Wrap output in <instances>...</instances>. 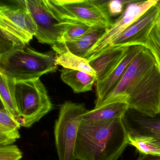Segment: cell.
<instances>
[{
  "label": "cell",
  "instance_id": "6da1fadb",
  "mask_svg": "<svg viewBox=\"0 0 160 160\" xmlns=\"http://www.w3.org/2000/svg\"><path fill=\"white\" fill-rule=\"evenodd\" d=\"M128 145V133L122 118L81 121L75 155L76 160H118Z\"/></svg>",
  "mask_w": 160,
  "mask_h": 160
},
{
  "label": "cell",
  "instance_id": "7a4b0ae2",
  "mask_svg": "<svg viewBox=\"0 0 160 160\" xmlns=\"http://www.w3.org/2000/svg\"><path fill=\"white\" fill-rule=\"evenodd\" d=\"M56 54L42 53L28 48L7 50L0 55V72L15 81L40 78L58 69Z\"/></svg>",
  "mask_w": 160,
  "mask_h": 160
},
{
  "label": "cell",
  "instance_id": "3957f363",
  "mask_svg": "<svg viewBox=\"0 0 160 160\" xmlns=\"http://www.w3.org/2000/svg\"><path fill=\"white\" fill-rule=\"evenodd\" d=\"M15 91L22 127L30 128L53 109L48 92L40 78L15 81Z\"/></svg>",
  "mask_w": 160,
  "mask_h": 160
},
{
  "label": "cell",
  "instance_id": "277c9868",
  "mask_svg": "<svg viewBox=\"0 0 160 160\" xmlns=\"http://www.w3.org/2000/svg\"><path fill=\"white\" fill-rule=\"evenodd\" d=\"M48 2L62 21L106 29L113 24L108 12L107 1L48 0Z\"/></svg>",
  "mask_w": 160,
  "mask_h": 160
},
{
  "label": "cell",
  "instance_id": "5b68a950",
  "mask_svg": "<svg viewBox=\"0 0 160 160\" xmlns=\"http://www.w3.org/2000/svg\"><path fill=\"white\" fill-rule=\"evenodd\" d=\"M16 4L0 6L1 43L8 46L7 50L25 48L37 31V26L28 9Z\"/></svg>",
  "mask_w": 160,
  "mask_h": 160
},
{
  "label": "cell",
  "instance_id": "8992f818",
  "mask_svg": "<svg viewBox=\"0 0 160 160\" xmlns=\"http://www.w3.org/2000/svg\"><path fill=\"white\" fill-rule=\"evenodd\" d=\"M88 109L84 104L64 102L54 125L55 145L59 160H76V143L81 116Z\"/></svg>",
  "mask_w": 160,
  "mask_h": 160
},
{
  "label": "cell",
  "instance_id": "52a82bcc",
  "mask_svg": "<svg viewBox=\"0 0 160 160\" xmlns=\"http://www.w3.org/2000/svg\"><path fill=\"white\" fill-rule=\"evenodd\" d=\"M127 103L129 109L143 115L160 114V70L157 63L131 91Z\"/></svg>",
  "mask_w": 160,
  "mask_h": 160
},
{
  "label": "cell",
  "instance_id": "ba28073f",
  "mask_svg": "<svg viewBox=\"0 0 160 160\" xmlns=\"http://www.w3.org/2000/svg\"><path fill=\"white\" fill-rule=\"evenodd\" d=\"M14 2L26 7L30 13L37 26L35 37L39 42L52 46L61 43L63 21L54 13L47 0Z\"/></svg>",
  "mask_w": 160,
  "mask_h": 160
},
{
  "label": "cell",
  "instance_id": "9c48e42d",
  "mask_svg": "<svg viewBox=\"0 0 160 160\" xmlns=\"http://www.w3.org/2000/svg\"><path fill=\"white\" fill-rule=\"evenodd\" d=\"M156 63L151 52L144 47L130 63L118 85L105 97L99 107L114 102L127 103L131 91Z\"/></svg>",
  "mask_w": 160,
  "mask_h": 160
},
{
  "label": "cell",
  "instance_id": "30bf717a",
  "mask_svg": "<svg viewBox=\"0 0 160 160\" xmlns=\"http://www.w3.org/2000/svg\"><path fill=\"white\" fill-rule=\"evenodd\" d=\"M157 2V0L133 1L129 3L123 13L113 22L110 28L106 30L102 36L88 52L85 58L88 59L92 55L108 47L117 37L150 8L156 4Z\"/></svg>",
  "mask_w": 160,
  "mask_h": 160
},
{
  "label": "cell",
  "instance_id": "8fae6325",
  "mask_svg": "<svg viewBox=\"0 0 160 160\" xmlns=\"http://www.w3.org/2000/svg\"><path fill=\"white\" fill-rule=\"evenodd\" d=\"M159 12L156 4L153 5L117 37L108 47H146L149 35L159 19Z\"/></svg>",
  "mask_w": 160,
  "mask_h": 160
},
{
  "label": "cell",
  "instance_id": "7c38bea8",
  "mask_svg": "<svg viewBox=\"0 0 160 160\" xmlns=\"http://www.w3.org/2000/svg\"><path fill=\"white\" fill-rule=\"evenodd\" d=\"M143 47L140 46L129 47L127 52L115 69L104 78L96 81V99L94 108L98 107L105 97L118 85L130 63Z\"/></svg>",
  "mask_w": 160,
  "mask_h": 160
},
{
  "label": "cell",
  "instance_id": "4fadbf2b",
  "mask_svg": "<svg viewBox=\"0 0 160 160\" xmlns=\"http://www.w3.org/2000/svg\"><path fill=\"white\" fill-rule=\"evenodd\" d=\"M122 120L129 135L150 136L160 141V114L150 117L128 109Z\"/></svg>",
  "mask_w": 160,
  "mask_h": 160
},
{
  "label": "cell",
  "instance_id": "5bb4252c",
  "mask_svg": "<svg viewBox=\"0 0 160 160\" xmlns=\"http://www.w3.org/2000/svg\"><path fill=\"white\" fill-rule=\"evenodd\" d=\"M129 47H108L88 59L97 74V80L107 76L118 65Z\"/></svg>",
  "mask_w": 160,
  "mask_h": 160
},
{
  "label": "cell",
  "instance_id": "9a60e30c",
  "mask_svg": "<svg viewBox=\"0 0 160 160\" xmlns=\"http://www.w3.org/2000/svg\"><path fill=\"white\" fill-rule=\"evenodd\" d=\"M56 52V63L64 69L85 72L97 78V74L90 64L88 60L73 54L63 44L52 46Z\"/></svg>",
  "mask_w": 160,
  "mask_h": 160
},
{
  "label": "cell",
  "instance_id": "2e32d148",
  "mask_svg": "<svg viewBox=\"0 0 160 160\" xmlns=\"http://www.w3.org/2000/svg\"><path fill=\"white\" fill-rule=\"evenodd\" d=\"M129 106L125 102H117L87 110L82 116V121L99 122L123 118Z\"/></svg>",
  "mask_w": 160,
  "mask_h": 160
},
{
  "label": "cell",
  "instance_id": "e0dca14e",
  "mask_svg": "<svg viewBox=\"0 0 160 160\" xmlns=\"http://www.w3.org/2000/svg\"><path fill=\"white\" fill-rule=\"evenodd\" d=\"M61 72L62 80L72 88L75 93L92 90L94 83L97 81V78L85 72L64 68Z\"/></svg>",
  "mask_w": 160,
  "mask_h": 160
},
{
  "label": "cell",
  "instance_id": "ac0fdd59",
  "mask_svg": "<svg viewBox=\"0 0 160 160\" xmlns=\"http://www.w3.org/2000/svg\"><path fill=\"white\" fill-rule=\"evenodd\" d=\"M106 30L91 28L80 38L61 44L64 45L73 54L85 58L88 52L104 33Z\"/></svg>",
  "mask_w": 160,
  "mask_h": 160
},
{
  "label": "cell",
  "instance_id": "d6986e66",
  "mask_svg": "<svg viewBox=\"0 0 160 160\" xmlns=\"http://www.w3.org/2000/svg\"><path fill=\"white\" fill-rule=\"evenodd\" d=\"M20 123L5 108L0 110V146L13 145L20 138Z\"/></svg>",
  "mask_w": 160,
  "mask_h": 160
},
{
  "label": "cell",
  "instance_id": "ffe728a7",
  "mask_svg": "<svg viewBox=\"0 0 160 160\" xmlns=\"http://www.w3.org/2000/svg\"><path fill=\"white\" fill-rule=\"evenodd\" d=\"M0 97L2 104L10 114L19 122L15 91V81L0 72Z\"/></svg>",
  "mask_w": 160,
  "mask_h": 160
},
{
  "label": "cell",
  "instance_id": "44dd1931",
  "mask_svg": "<svg viewBox=\"0 0 160 160\" xmlns=\"http://www.w3.org/2000/svg\"><path fill=\"white\" fill-rule=\"evenodd\" d=\"M129 145L134 147L140 153L160 155V141L150 136H132L128 134Z\"/></svg>",
  "mask_w": 160,
  "mask_h": 160
},
{
  "label": "cell",
  "instance_id": "7402d4cb",
  "mask_svg": "<svg viewBox=\"0 0 160 160\" xmlns=\"http://www.w3.org/2000/svg\"><path fill=\"white\" fill-rule=\"evenodd\" d=\"M91 28L80 23L63 21L62 24V36L60 44L77 40L84 35Z\"/></svg>",
  "mask_w": 160,
  "mask_h": 160
},
{
  "label": "cell",
  "instance_id": "603a6c76",
  "mask_svg": "<svg viewBox=\"0 0 160 160\" xmlns=\"http://www.w3.org/2000/svg\"><path fill=\"white\" fill-rule=\"evenodd\" d=\"M146 48L151 52L160 70V18L152 28Z\"/></svg>",
  "mask_w": 160,
  "mask_h": 160
},
{
  "label": "cell",
  "instance_id": "cb8c5ba5",
  "mask_svg": "<svg viewBox=\"0 0 160 160\" xmlns=\"http://www.w3.org/2000/svg\"><path fill=\"white\" fill-rule=\"evenodd\" d=\"M23 152L15 145L0 146V160H20Z\"/></svg>",
  "mask_w": 160,
  "mask_h": 160
},
{
  "label": "cell",
  "instance_id": "d4e9b609",
  "mask_svg": "<svg viewBox=\"0 0 160 160\" xmlns=\"http://www.w3.org/2000/svg\"><path fill=\"white\" fill-rule=\"evenodd\" d=\"M132 1L126 0H113L108 1L107 7L110 17L120 16L124 12L127 5Z\"/></svg>",
  "mask_w": 160,
  "mask_h": 160
},
{
  "label": "cell",
  "instance_id": "484cf974",
  "mask_svg": "<svg viewBox=\"0 0 160 160\" xmlns=\"http://www.w3.org/2000/svg\"><path fill=\"white\" fill-rule=\"evenodd\" d=\"M137 160H160V155H151L140 153Z\"/></svg>",
  "mask_w": 160,
  "mask_h": 160
},
{
  "label": "cell",
  "instance_id": "4316f807",
  "mask_svg": "<svg viewBox=\"0 0 160 160\" xmlns=\"http://www.w3.org/2000/svg\"><path fill=\"white\" fill-rule=\"evenodd\" d=\"M156 5L158 6V8H159V10H160V12H159V19L160 18V0H159L158 1L157 0V2L156 3Z\"/></svg>",
  "mask_w": 160,
  "mask_h": 160
}]
</instances>
